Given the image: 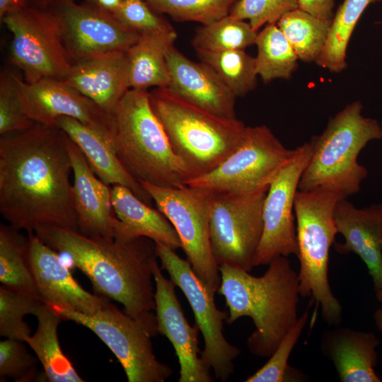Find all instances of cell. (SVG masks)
Listing matches in <instances>:
<instances>
[{"label":"cell","instance_id":"f546056e","mask_svg":"<svg viewBox=\"0 0 382 382\" xmlns=\"http://www.w3.org/2000/svg\"><path fill=\"white\" fill-rule=\"evenodd\" d=\"M331 23L300 8L284 13L277 22L299 60L315 62L328 39Z\"/></svg>","mask_w":382,"mask_h":382},{"label":"cell","instance_id":"7dc6e473","mask_svg":"<svg viewBox=\"0 0 382 382\" xmlns=\"http://www.w3.org/2000/svg\"><path fill=\"white\" fill-rule=\"evenodd\" d=\"M381 124V130H382V121L380 122Z\"/></svg>","mask_w":382,"mask_h":382},{"label":"cell","instance_id":"83f0119b","mask_svg":"<svg viewBox=\"0 0 382 382\" xmlns=\"http://www.w3.org/2000/svg\"><path fill=\"white\" fill-rule=\"evenodd\" d=\"M382 0H344L335 13L325 45L315 61L330 72L340 73L347 66L346 53L352 34L366 8Z\"/></svg>","mask_w":382,"mask_h":382},{"label":"cell","instance_id":"60d3db41","mask_svg":"<svg viewBox=\"0 0 382 382\" xmlns=\"http://www.w3.org/2000/svg\"><path fill=\"white\" fill-rule=\"evenodd\" d=\"M299 8L332 23L335 0H298Z\"/></svg>","mask_w":382,"mask_h":382},{"label":"cell","instance_id":"6da1fadb","mask_svg":"<svg viewBox=\"0 0 382 382\" xmlns=\"http://www.w3.org/2000/svg\"><path fill=\"white\" fill-rule=\"evenodd\" d=\"M69 136L35 122L0 137V212L15 228L41 226L79 231L70 175Z\"/></svg>","mask_w":382,"mask_h":382},{"label":"cell","instance_id":"e575fe53","mask_svg":"<svg viewBox=\"0 0 382 382\" xmlns=\"http://www.w3.org/2000/svg\"><path fill=\"white\" fill-rule=\"evenodd\" d=\"M239 0H146L159 13L176 21H192L208 25L231 13Z\"/></svg>","mask_w":382,"mask_h":382},{"label":"cell","instance_id":"5bb4252c","mask_svg":"<svg viewBox=\"0 0 382 382\" xmlns=\"http://www.w3.org/2000/svg\"><path fill=\"white\" fill-rule=\"evenodd\" d=\"M311 155L309 142L299 146L271 182L265 199L263 231L253 267L269 265L279 256L298 255L294 201Z\"/></svg>","mask_w":382,"mask_h":382},{"label":"cell","instance_id":"277c9868","mask_svg":"<svg viewBox=\"0 0 382 382\" xmlns=\"http://www.w3.org/2000/svg\"><path fill=\"white\" fill-rule=\"evenodd\" d=\"M112 119L115 151L126 170L137 180L180 187L195 178L174 153L153 110L147 89L129 88Z\"/></svg>","mask_w":382,"mask_h":382},{"label":"cell","instance_id":"ee69618b","mask_svg":"<svg viewBox=\"0 0 382 382\" xmlns=\"http://www.w3.org/2000/svg\"><path fill=\"white\" fill-rule=\"evenodd\" d=\"M376 295L378 301L382 303V289L376 290ZM375 324L382 335V308L377 309L374 315Z\"/></svg>","mask_w":382,"mask_h":382},{"label":"cell","instance_id":"9c48e42d","mask_svg":"<svg viewBox=\"0 0 382 382\" xmlns=\"http://www.w3.org/2000/svg\"><path fill=\"white\" fill-rule=\"evenodd\" d=\"M1 21L12 35L11 61L22 71L25 81L66 78L74 63L61 21L53 9L28 5L6 14Z\"/></svg>","mask_w":382,"mask_h":382},{"label":"cell","instance_id":"d6986e66","mask_svg":"<svg viewBox=\"0 0 382 382\" xmlns=\"http://www.w3.org/2000/svg\"><path fill=\"white\" fill-rule=\"evenodd\" d=\"M68 151L73 170V200L79 232L91 237L115 238L118 219L112 204L111 187L97 177L70 138Z\"/></svg>","mask_w":382,"mask_h":382},{"label":"cell","instance_id":"2e32d148","mask_svg":"<svg viewBox=\"0 0 382 382\" xmlns=\"http://www.w3.org/2000/svg\"><path fill=\"white\" fill-rule=\"evenodd\" d=\"M16 81L23 110L35 122L56 126L58 117H70L112 141V117L76 89L51 79L28 83L16 76Z\"/></svg>","mask_w":382,"mask_h":382},{"label":"cell","instance_id":"f35d334b","mask_svg":"<svg viewBox=\"0 0 382 382\" xmlns=\"http://www.w3.org/2000/svg\"><path fill=\"white\" fill-rule=\"evenodd\" d=\"M298 8V0H239L229 15L248 21L253 30L258 32L263 25L277 23L284 13Z\"/></svg>","mask_w":382,"mask_h":382},{"label":"cell","instance_id":"ffe728a7","mask_svg":"<svg viewBox=\"0 0 382 382\" xmlns=\"http://www.w3.org/2000/svg\"><path fill=\"white\" fill-rule=\"evenodd\" d=\"M337 233L344 243H335L339 253H354L365 263L374 290L382 289V212L379 204L356 207L347 198L340 199L334 211Z\"/></svg>","mask_w":382,"mask_h":382},{"label":"cell","instance_id":"c3c4849f","mask_svg":"<svg viewBox=\"0 0 382 382\" xmlns=\"http://www.w3.org/2000/svg\"><path fill=\"white\" fill-rule=\"evenodd\" d=\"M146 1V0H145Z\"/></svg>","mask_w":382,"mask_h":382},{"label":"cell","instance_id":"5b68a950","mask_svg":"<svg viewBox=\"0 0 382 382\" xmlns=\"http://www.w3.org/2000/svg\"><path fill=\"white\" fill-rule=\"evenodd\" d=\"M150 102L174 153L195 178L216 168L243 141L247 127L180 97L168 87L149 92Z\"/></svg>","mask_w":382,"mask_h":382},{"label":"cell","instance_id":"7402d4cb","mask_svg":"<svg viewBox=\"0 0 382 382\" xmlns=\"http://www.w3.org/2000/svg\"><path fill=\"white\" fill-rule=\"evenodd\" d=\"M62 81L112 117L129 89L126 51L109 52L76 62Z\"/></svg>","mask_w":382,"mask_h":382},{"label":"cell","instance_id":"7bdbcfd3","mask_svg":"<svg viewBox=\"0 0 382 382\" xmlns=\"http://www.w3.org/2000/svg\"><path fill=\"white\" fill-rule=\"evenodd\" d=\"M28 4L26 0H0V19L10 13L23 9Z\"/></svg>","mask_w":382,"mask_h":382},{"label":"cell","instance_id":"4316f807","mask_svg":"<svg viewBox=\"0 0 382 382\" xmlns=\"http://www.w3.org/2000/svg\"><path fill=\"white\" fill-rule=\"evenodd\" d=\"M37 327L25 341L44 369L50 382H83L71 361L64 354L57 335L62 318L45 302L35 314Z\"/></svg>","mask_w":382,"mask_h":382},{"label":"cell","instance_id":"f6af8a7d","mask_svg":"<svg viewBox=\"0 0 382 382\" xmlns=\"http://www.w3.org/2000/svg\"><path fill=\"white\" fill-rule=\"evenodd\" d=\"M30 6L47 8L52 6L56 0H26Z\"/></svg>","mask_w":382,"mask_h":382},{"label":"cell","instance_id":"e0dca14e","mask_svg":"<svg viewBox=\"0 0 382 382\" xmlns=\"http://www.w3.org/2000/svg\"><path fill=\"white\" fill-rule=\"evenodd\" d=\"M156 262L153 267L155 284V312L158 333L172 344L180 365L179 382H212L210 369L199 354V330L187 320L175 293V284L163 275Z\"/></svg>","mask_w":382,"mask_h":382},{"label":"cell","instance_id":"ab89813d","mask_svg":"<svg viewBox=\"0 0 382 382\" xmlns=\"http://www.w3.org/2000/svg\"><path fill=\"white\" fill-rule=\"evenodd\" d=\"M160 14L145 0H123L113 16L139 33H159L173 29L171 24Z\"/></svg>","mask_w":382,"mask_h":382},{"label":"cell","instance_id":"8fae6325","mask_svg":"<svg viewBox=\"0 0 382 382\" xmlns=\"http://www.w3.org/2000/svg\"><path fill=\"white\" fill-rule=\"evenodd\" d=\"M268 189L251 194L213 191L209 237L219 265L249 272L253 269L263 231V207Z\"/></svg>","mask_w":382,"mask_h":382},{"label":"cell","instance_id":"836d02e7","mask_svg":"<svg viewBox=\"0 0 382 382\" xmlns=\"http://www.w3.org/2000/svg\"><path fill=\"white\" fill-rule=\"evenodd\" d=\"M43 301L40 297L18 291L7 286H0V335L25 342L30 330L23 318L35 315Z\"/></svg>","mask_w":382,"mask_h":382},{"label":"cell","instance_id":"4fadbf2b","mask_svg":"<svg viewBox=\"0 0 382 382\" xmlns=\"http://www.w3.org/2000/svg\"><path fill=\"white\" fill-rule=\"evenodd\" d=\"M161 269L186 297L195 316V325L202 332L204 347L200 357L214 371L216 379L226 381L234 371V360L241 350L230 344L223 333L224 320L228 313L217 308L214 294L194 272L187 260L178 256L168 245L155 242Z\"/></svg>","mask_w":382,"mask_h":382},{"label":"cell","instance_id":"cb8c5ba5","mask_svg":"<svg viewBox=\"0 0 382 382\" xmlns=\"http://www.w3.org/2000/svg\"><path fill=\"white\" fill-rule=\"evenodd\" d=\"M379 344L372 332L342 328L325 332L321 345L340 381L379 382L374 370L378 361L376 349Z\"/></svg>","mask_w":382,"mask_h":382},{"label":"cell","instance_id":"7a4b0ae2","mask_svg":"<svg viewBox=\"0 0 382 382\" xmlns=\"http://www.w3.org/2000/svg\"><path fill=\"white\" fill-rule=\"evenodd\" d=\"M34 233L66 255L98 295L121 303L130 316L155 311L153 267L158 256L151 239L91 237L52 226H39Z\"/></svg>","mask_w":382,"mask_h":382},{"label":"cell","instance_id":"d4e9b609","mask_svg":"<svg viewBox=\"0 0 382 382\" xmlns=\"http://www.w3.org/2000/svg\"><path fill=\"white\" fill-rule=\"evenodd\" d=\"M112 204L118 222L115 238L133 239L146 237L174 250L182 243L173 224L158 209L146 204L128 187L111 186Z\"/></svg>","mask_w":382,"mask_h":382},{"label":"cell","instance_id":"52a82bcc","mask_svg":"<svg viewBox=\"0 0 382 382\" xmlns=\"http://www.w3.org/2000/svg\"><path fill=\"white\" fill-rule=\"evenodd\" d=\"M341 199L338 192L318 187L298 190L294 201L300 296H311L316 306H320L324 320L336 326L342 319V306L329 284L328 265L330 249L337 233L334 211Z\"/></svg>","mask_w":382,"mask_h":382},{"label":"cell","instance_id":"ba28073f","mask_svg":"<svg viewBox=\"0 0 382 382\" xmlns=\"http://www.w3.org/2000/svg\"><path fill=\"white\" fill-rule=\"evenodd\" d=\"M47 304L62 320L95 333L118 359L129 382H164L172 375L170 367L157 360L154 353L151 339L158 331L153 311L134 318L110 301L93 314Z\"/></svg>","mask_w":382,"mask_h":382},{"label":"cell","instance_id":"3957f363","mask_svg":"<svg viewBox=\"0 0 382 382\" xmlns=\"http://www.w3.org/2000/svg\"><path fill=\"white\" fill-rule=\"evenodd\" d=\"M219 270L217 293L224 297L228 308L226 323L250 318L255 330L248 338L247 347L257 357H270L299 318L298 272L285 256L271 261L260 277L228 265H219Z\"/></svg>","mask_w":382,"mask_h":382},{"label":"cell","instance_id":"bcb514c9","mask_svg":"<svg viewBox=\"0 0 382 382\" xmlns=\"http://www.w3.org/2000/svg\"><path fill=\"white\" fill-rule=\"evenodd\" d=\"M379 204L380 209H381V212H382V202H381V203H380V204Z\"/></svg>","mask_w":382,"mask_h":382},{"label":"cell","instance_id":"ac0fdd59","mask_svg":"<svg viewBox=\"0 0 382 382\" xmlns=\"http://www.w3.org/2000/svg\"><path fill=\"white\" fill-rule=\"evenodd\" d=\"M27 259L43 302L93 314L109 301L103 296L85 290L63 263L57 251L34 232L28 233Z\"/></svg>","mask_w":382,"mask_h":382},{"label":"cell","instance_id":"44dd1931","mask_svg":"<svg viewBox=\"0 0 382 382\" xmlns=\"http://www.w3.org/2000/svg\"><path fill=\"white\" fill-rule=\"evenodd\" d=\"M167 63L171 91L214 114L237 118V97L209 65L190 60L174 45L168 52Z\"/></svg>","mask_w":382,"mask_h":382},{"label":"cell","instance_id":"8d00e7d4","mask_svg":"<svg viewBox=\"0 0 382 382\" xmlns=\"http://www.w3.org/2000/svg\"><path fill=\"white\" fill-rule=\"evenodd\" d=\"M35 122L25 113L20 99L16 75L3 70L0 75V134L25 130Z\"/></svg>","mask_w":382,"mask_h":382},{"label":"cell","instance_id":"f1b7e54d","mask_svg":"<svg viewBox=\"0 0 382 382\" xmlns=\"http://www.w3.org/2000/svg\"><path fill=\"white\" fill-rule=\"evenodd\" d=\"M255 45L256 71L264 83L291 77L299 58L277 23L267 24L258 31Z\"/></svg>","mask_w":382,"mask_h":382},{"label":"cell","instance_id":"1f68e13d","mask_svg":"<svg viewBox=\"0 0 382 382\" xmlns=\"http://www.w3.org/2000/svg\"><path fill=\"white\" fill-rule=\"evenodd\" d=\"M236 97L244 96L257 86L255 58L244 50L197 52Z\"/></svg>","mask_w":382,"mask_h":382},{"label":"cell","instance_id":"603a6c76","mask_svg":"<svg viewBox=\"0 0 382 382\" xmlns=\"http://www.w3.org/2000/svg\"><path fill=\"white\" fill-rule=\"evenodd\" d=\"M56 126L62 129L78 146L94 173L104 183L109 186H125L144 202L152 206L154 201L151 196L120 161L112 141L70 117H58Z\"/></svg>","mask_w":382,"mask_h":382},{"label":"cell","instance_id":"74e56055","mask_svg":"<svg viewBox=\"0 0 382 382\" xmlns=\"http://www.w3.org/2000/svg\"><path fill=\"white\" fill-rule=\"evenodd\" d=\"M25 342L6 338L0 341V381L6 378L16 382L37 379V358L28 350Z\"/></svg>","mask_w":382,"mask_h":382},{"label":"cell","instance_id":"8992f818","mask_svg":"<svg viewBox=\"0 0 382 382\" xmlns=\"http://www.w3.org/2000/svg\"><path fill=\"white\" fill-rule=\"evenodd\" d=\"M359 100L346 105L330 118L324 131L313 136L311 159L301 177L299 190L325 187L343 198L357 193L368 170L358 156L369 142L382 139L381 124L364 117Z\"/></svg>","mask_w":382,"mask_h":382},{"label":"cell","instance_id":"d590c367","mask_svg":"<svg viewBox=\"0 0 382 382\" xmlns=\"http://www.w3.org/2000/svg\"><path fill=\"white\" fill-rule=\"evenodd\" d=\"M310 305L284 337L267 363L245 382H284L294 379V370L288 364L290 354L297 343L309 316Z\"/></svg>","mask_w":382,"mask_h":382},{"label":"cell","instance_id":"b9f144b4","mask_svg":"<svg viewBox=\"0 0 382 382\" xmlns=\"http://www.w3.org/2000/svg\"><path fill=\"white\" fill-rule=\"evenodd\" d=\"M86 5L104 12L105 13L114 16L120 8L123 0H86Z\"/></svg>","mask_w":382,"mask_h":382},{"label":"cell","instance_id":"4dcf8cb0","mask_svg":"<svg viewBox=\"0 0 382 382\" xmlns=\"http://www.w3.org/2000/svg\"><path fill=\"white\" fill-rule=\"evenodd\" d=\"M27 248L28 237L10 224H1L0 282L10 289L40 297L28 265Z\"/></svg>","mask_w":382,"mask_h":382},{"label":"cell","instance_id":"9a60e30c","mask_svg":"<svg viewBox=\"0 0 382 382\" xmlns=\"http://www.w3.org/2000/svg\"><path fill=\"white\" fill-rule=\"evenodd\" d=\"M52 6L61 21L65 45L74 62L126 51L141 34L113 16L74 0H56Z\"/></svg>","mask_w":382,"mask_h":382},{"label":"cell","instance_id":"484cf974","mask_svg":"<svg viewBox=\"0 0 382 382\" xmlns=\"http://www.w3.org/2000/svg\"><path fill=\"white\" fill-rule=\"evenodd\" d=\"M177 38L175 29L141 33L127 50L129 88L168 87L170 76L167 54Z\"/></svg>","mask_w":382,"mask_h":382},{"label":"cell","instance_id":"30bf717a","mask_svg":"<svg viewBox=\"0 0 382 382\" xmlns=\"http://www.w3.org/2000/svg\"><path fill=\"white\" fill-rule=\"evenodd\" d=\"M160 210L170 221L182 243L194 272L214 294L221 284V273L211 249L209 221L214 192L185 185L157 186L139 182Z\"/></svg>","mask_w":382,"mask_h":382},{"label":"cell","instance_id":"d6a6232c","mask_svg":"<svg viewBox=\"0 0 382 382\" xmlns=\"http://www.w3.org/2000/svg\"><path fill=\"white\" fill-rule=\"evenodd\" d=\"M250 24L230 15L199 27L192 39L196 52L245 50L255 44L257 35Z\"/></svg>","mask_w":382,"mask_h":382},{"label":"cell","instance_id":"7c38bea8","mask_svg":"<svg viewBox=\"0 0 382 382\" xmlns=\"http://www.w3.org/2000/svg\"><path fill=\"white\" fill-rule=\"evenodd\" d=\"M294 149H286L266 125L247 127L240 146L216 168L187 185L215 192L251 194L268 188Z\"/></svg>","mask_w":382,"mask_h":382}]
</instances>
